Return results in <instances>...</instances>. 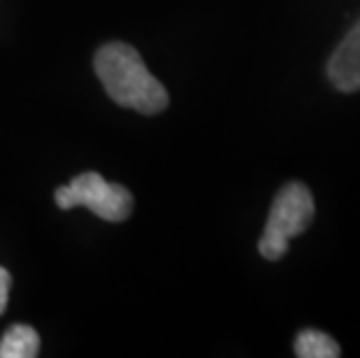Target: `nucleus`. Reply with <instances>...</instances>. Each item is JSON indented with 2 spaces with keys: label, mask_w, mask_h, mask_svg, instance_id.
Returning a JSON list of instances; mask_svg holds the SVG:
<instances>
[{
  "label": "nucleus",
  "mask_w": 360,
  "mask_h": 358,
  "mask_svg": "<svg viewBox=\"0 0 360 358\" xmlns=\"http://www.w3.org/2000/svg\"><path fill=\"white\" fill-rule=\"evenodd\" d=\"M94 68L107 96L121 108H130L149 117L163 112L170 103L165 87L147 70L137 49L126 42L103 44L96 51Z\"/></svg>",
  "instance_id": "1"
},
{
  "label": "nucleus",
  "mask_w": 360,
  "mask_h": 358,
  "mask_svg": "<svg viewBox=\"0 0 360 358\" xmlns=\"http://www.w3.org/2000/svg\"><path fill=\"white\" fill-rule=\"evenodd\" d=\"M340 345L323 331L304 328L295 338V356L300 358H340Z\"/></svg>",
  "instance_id": "6"
},
{
  "label": "nucleus",
  "mask_w": 360,
  "mask_h": 358,
  "mask_svg": "<svg viewBox=\"0 0 360 358\" xmlns=\"http://www.w3.org/2000/svg\"><path fill=\"white\" fill-rule=\"evenodd\" d=\"M316 205L307 184L302 181H288L274 196V203L267 215L265 231L258 240L260 256L267 261H281L288 251V242L295 235L304 233L311 226Z\"/></svg>",
  "instance_id": "2"
},
{
  "label": "nucleus",
  "mask_w": 360,
  "mask_h": 358,
  "mask_svg": "<svg viewBox=\"0 0 360 358\" xmlns=\"http://www.w3.org/2000/svg\"><path fill=\"white\" fill-rule=\"evenodd\" d=\"M37 354H40V335L30 326H12L0 340V358H35Z\"/></svg>",
  "instance_id": "5"
},
{
  "label": "nucleus",
  "mask_w": 360,
  "mask_h": 358,
  "mask_svg": "<svg viewBox=\"0 0 360 358\" xmlns=\"http://www.w3.org/2000/svg\"><path fill=\"white\" fill-rule=\"evenodd\" d=\"M328 79L342 94L360 91V21L333 51L328 60Z\"/></svg>",
  "instance_id": "4"
},
{
  "label": "nucleus",
  "mask_w": 360,
  "mask_h": 358,
  "mask_svg": "<svg viewBox=\"0 0 360 358\" xmlns=\"http://www.w3.org/2000/svg\"><path fill=\"white\" fill-rule=\"evenodd\" d=\"M53 200L60 210H72V207H86L94 212L96 217L105 221H124L133 212V196L126 186L112 184L103 174L94 170L82 172L70 184L58 186L53 193Z\"/></svg>",
  "instance_id": "3"
},
{
  "label": "nucleus",
  "mask_w": 360,
  "mask_h": 358,
  "mask_svg": "<svg viewBox=\"0 0 360 358\" xmlns=\"http://www.w3.org/2000/svg\"><path fill=\"white\" fill-rule=\"evenodd\" d=\"M10 284H12L10 272L0 265V314H3L5 307H7V298H10Z\"/></svg>",
  "instance_id": "7"
}]
</instances>
